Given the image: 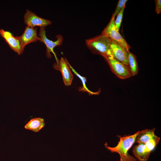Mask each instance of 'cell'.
Segmentation results:
<instances>
[{"label":"cell","instance_id":"cell-14","mask_svg":"<svg viewBox=\"0 0 161 161\" xmlns=\"http://www.w3.org/2000/svg\"><path fill=\"white\" fill-rule=\"evenodd\" d=\"M128 58L129 67L131 76L136 75L138 73L139 69L136 56L129 51L128 52Z\"/></svg>","mask_w":161,"mask_h":161},{"label":"cell","instance_id":"cell-18","mask_svg":"<svg viewBox=\"0 0 161 161\" xmlns=\"http://www.w3.org/2000/svg\"><path fill=\"white\" fill-rule=\"evenodd\" d=\"M127 0H120L118 1L114 12L112 14L111 18H114L122 8L126 5Z\"/></svg>","mask_w":161,"mask_h":161},{"label":"cell","instance_id":"cell-12","mask_svg":"<svg viewBox=\"0 0 161 161\" xmlns=\"http://www.w3.org/2000/svg\"><path fill=\"white\" fill-rule=\"evenodd\" d=\"M155 128L146 129L139 132L136 136L135 142L138 143H145L156 135L155 134Z\"/></svg>","mask_w":161,"mask_h":161},{"label":"cell","instance_id":"cell-6","mask_svg":"<svg viewBox=\"0 0 161 161\" xmlns=\"http://www.w3.org/2000/svg\"><path fill=\"white\" fill-rule=\"evenodd\" d=\"M110 45L112 57L129 66L128 51L119 43L111 39Z\"/></svg>","mask_w":161,"mask_h":161},{"label":"cell","instance_id":"cell-5","mask_svg":"<svg viewBox=\"0 0 161 161\" xmlns=\"http://www.w3.org/2000/svg\"><path fill=\"white\" fill-rule=\"evenodd\" d=\"M114 21V18L111 19L109 22L102 32V34L116 41L129 51L131 47L119 32L116 30Z\"/></svg>","mask_w":161,"mask_h":161},{"label":"cell","instance_id":"cell-13","mask_svg":"<svg viewBox=\"0 0 161 161\" xmlns=\"http://www.w3.org/2000/svg\"><path fill=\"white\" fill-rule=\"evenodd\" d=\"M44 119L41 117H36L31 119L24 126V128L34 132H38L45 126Z\"/></svg>","mask_w":161,"mask_h":161},{"label":"cell","instance_id":"cell-20","mask_svg":"<svg viewBox=\"0 0 161 161\" xmlns=\"http://www.w3.org/2000/svg\"><path fill=\"white\" fill-rule=\"evenodd\" d=\"M120 161H125L123 158H120Z\"/></svg>","mask_w":161,"mask_h":161},{"label":"cell","instance_id":"cell-4","mask_svg":"<svg viewBox=\"0 0 161 161\" xmlns=\"http://www.w3.org/2000/svg\"><path fill=\"white\" fill-rule=\"evenodd\" d=\"M38 35L40 37L39 41L43 42L46 46V55L47 57L49 58H51L52 55L50 53L52 52L55 56L56 62V64H57L59 60L53 49L55 47L60 46L62 44L63 40V37L61 35H58L56 37L57 39L56 41H53L50 40L47 38L45 27H43L40 28Z\"/></svg>","mask_w":161,"mask_h":161},{"label":"cell","instance_id":"cell-10","mask_svg":"<svg viewBox=\"0 0 161 161\" xmlns=\"http://www.w3.org/2000/svg\"><path fill=\"white\" fill-rule=\"evenodd\" d=\"M0 35L4 39L12 49L19 55L22 54L24 50L17 36H14L11 32L3 29H0Z\"/></svg>","mask_w":161,"mask_h":161},{"label":"cell","instance_id":"cell-8","mask_svg":"<svg viewBox=\"0 0 161 161\" xmlns=\"http://www.w3.org/2000/svg\"><path fill=\"white\" fill-rule=\"evenodd\" d=\"M54 67V69L61 72L65 85L67 86L70 85L74 77L67 60L65 58L62 57L59 60L57 64H55Z\"/></svg>","mask_w":161,"mask_h":161},{"label":"cell","instance_id":"cell-19","mask_svg":"<svg viewBox=\"0 0 161 161\" xmlns=\"http://www.w3.org/2000/svg\"><path fill=\"white\" fill-rule=\"evenodd\" d=\"M155 11L157 14H160L161 13V0H156Z\"/></svg>","mask_w":161,"mask_h":161},{"label":"cell","instance_id":"cell-7","mask_svg":"<svg viewBox=\"0 0 161 161\" xmlns=\"http://www.w3.org/2000/svg\"><path fill=\"white\" fill-rule=\"evenodd\" d=\"M24 20L27 26L32 28L36 26L45 27L52 23L50 21L40 17L28 10L24 15Z\"/></svg>","mask_w":161,"mask_h":161},{"label":"cell","instance_id":"cell-1","mask_svg":"<svg viewBox=\"0 0 161 161\" xmlns=\"http://www.w3.org/2000/svg\"><path fill=\"white\" fill-rule=\"evenodd\" d=\"M139 131L133 135L120 137L117 144L114 147L108 146L105 144L106 147L112 152L118 153L120 158L125 161H136L137 159L129 155L128 151L135 142L136 136Z\"/></svg>","mask_w":161,"mask_h":161},{"label":"cell","instance_id":"cell-9","mask_svg":"<svg viewBox=\"0 0 161 161\" xmlns=\"http://www.w3.org/2000/svg\"><path fill=\"white\" fill-rule=\"evenodd\" d=\"M21 47L24 50L25 47L28 44L39 41L40 37L37 35V28H32L27 26L23 34L20 36H17Z\"/></svg>","mask_w":161,"mask_h":161},{"label":"cell","instance_id":"cell-2","mask_svg":"<svg viewBox=\"0 0 161 161\" xmlns=\"http://www.w3.org/2000/svg\"><path fill=\"white\" fill-rule=\"evenodd\" d=\"M86 44L88 47L94 53L102 56L112 57L110 48V38L101 34L95 37L87 39Z\"/></svg>","mask_w":161,"mask_h":161},{"label":"cell","instance_id":"cell-17","mask_svg":"<svg viewBox=\"0 0 161 161\" xmlns=\"http://www.w3.org/2000/svg\"><path fill=\"white\" fill-rule=\"evenodd\" d=\"M125 7V5L123 6L120 12L118 13L117 18L114 21L115 28L117 30L118 32L119 31Z\"/></svg>","mask_w":161,"mask_h":161},{"label":"cell","instance_id":"cell-16","mask_svg":"<svg viewBox=\"0 0 161 161\" xmlns=\"http://www.w3.org/2000/svg\"><path fill=\"white\" fill-rule=\"evenodd\" d=\"M160 138L156 136L145 144V151L151 152L159 143Z\"/></svg>","mask_w":161,"mask_h":161},{"label":"cell","instance_id":"cell-11","mask_svg":"<svg viewBox=\"0 0 161 161\" xmlns=\"http://www.w3.org/2000/svg\"><path fill=\"white\" fill-rule=\"evenodd\" d=\"M133 153L135 158L139 161H146L148 159L151 152L145 151V144L139 143L133 147Z\"/></svg>","mask_w":161,"mask_h":161},{"label":"cell","instance_id":"cell-3","mask_svg":"<svg viewBox=\"0 0 161 161\" xmlns=\"http://www.w3.org/2000/svg\"><path fill=\"white\" fill-rule=\"evenodd\" d=\"M103 57L108 63L112 72L118 78L125 79L132 76L129 66L112 57L107 56Z\"/></svg>","mask_w":161,"mask_h":161},{"label":"cell","instance_id":"cell-15","mask_svg":"<svg viewBox=\"0 0 161 161\" xmlns=\"http://www.w3.org/2000/svg\"><path fill=\"white\" fill-rule=\"evenodd\" d=\"M67 63L70 69L72 70L74 74L81 80L82 82L83 86L81 87H80L78 88V90L80 92H87L89 95H97L99 94L100 92V91L96 92H93L89 90L87 88L86 85V78L83 77L79 74L72 66L68 61Z\"/></svg>","mask_w":161,"mask_h":161}]
</instances>
